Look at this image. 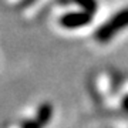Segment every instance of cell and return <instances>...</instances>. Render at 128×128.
Here are the masks:
<instances>
[{
    "label": "cell",
    "mask_w": 128,
    "mask_h": 128,
    "mask_svg": "<svg viewBox=\"0 0 128 128\" xmlns=\"http://www.w3.org/2000/svg\"><path fill=\"white\" fill-rule=\"evenodd\" d=\"M124 27H128V7L120 10L118 13H115L107 23L100 26V28L96 32L94 37L100 43H108Z\"/></svg>",
    "instance_id": "1"
},
{
    "label": "cell",
    "mask_w": 128,
    "mask_h": 128,
    "mask_svg": "<svg viewBox=\"0 0 128 128\" xmlns=\"http://www.w3.org/2000/svg\"><path fill=\"white\" fill-rule=\"evenodd\" d=\"M92 20V14L87 13V12H71V13H66L60 17V24L63 26L64 28H68V30H73V28H78L82 27V26H87V24L91 23Z\"/></svg>",
    "instance_id": "2"
},
{
    "label": "cell",
    "mask_w": 128,
    "mask_h": 128,
    "mask_svg": "<svg viewBox=\"0 0 128 128\" xmlns=\"http://www.w3.org/2000/svg\"><path fill=\"white\" fill-rule=\"evenodd\" d=\"M51 117H53V105L48 104V102H44L38 107L37 110V114H36V118L40 121V124L43 127H46L47 124L50 122Z\"/></svg>",
    "instance_id": "3"
},
{
    "label": "cell",
    "mask_w": 128,
    "mask_h": 128,
    "mask_svg": "<svg viewBox=\"0 0 128 128\" xmlns=\"http://www.w3.org/2000/svg\"><path fill=\"white\" fill-rule=\"evenodd\" d=\"M73 2L77 6H80L84 12H87V13L94 14L97 10H98V3H97V0H73Z\"/></svg>",
    "instance_id": "4"
},
{
    "label": "cell",
    "mask_w": 128,
    "mask_h": 128,
    "mask_svg": "<svg viewBox=\"0 0 128 128\" xmlns=\"http://www.w3.org/2000/svg\"><path fill=\"white\" fill-rule=\"evenodd\" d=\"M20 128H43V125L40 124V121L37 118H33V120H26L22 122Z\"/></svg>",
    "instance_id": "5"
},
{
    "label": "cell",
    "mask_w": 128,
    "mask_h": 128,
    "mask_svg": "<svg viewBox=\"0 0 128 128\" xmlns=\"http://www.w3.org/2000/svg\"><path fill=\"white\" fill-rule=\"evenodd\" d=\"M121 107H122L125 111H128V94L122 98V101H121Z\"/></svg>",
    "instance_id": "6"
}]
</instances>
